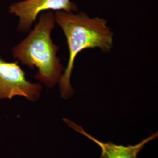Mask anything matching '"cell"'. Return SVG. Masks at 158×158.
I'll use <instances>...</instances> for the list:
<instances>
[{"mask_svg": "<svg viewBox=\"0 0 158 158\" xmlns=\"http://www.w3.org/2000/svg\"><path fill=\"white\" fill-rule=\"evenodd\" d=\"M55 18L62 29L69 49L68 64L59 82L62 97L69 99L73 94L70 79L77 55L85 49L96 48L108 52L113 47V33L104 19L90 18L83 12L75 14L73 12L59 11Z\"/></svg>", "mask_w": 158, "mask_h": 158, "instance_id": "obj_1", "label": "cell"}, {"mask_svg": "<svg viewBox=\"0 0 158 158\" xmlns=\"http://www.w3.org/2000/svg\"><path fill=\"white\" fill-rule=\"evenodd\" d=\"M55 22L53 12L41 14L33 31L13 49L14 57L31 69L36 68L35 78L51 88L59 83L64 70L57 56L59 46L51 39Z\"/></svg>", "mask_w": 158, "mask_h": 158, "instance_id": "obj_2", "label": "cell"}, {"mask_svg": "<svg viewBox=\"0 0 158 158\" xmlns=\"http://www.w3.org/2000/svg\"><path fill=\"white\" fill-rule=\"evenodd\" d=\"M40 84L32 83L18 62H6L0 57V100L22 96L30 101H36L42 91Z\"/></svg>", "mask_w": 158, "mask_h": 158, "instance_id": "obj_3", "label": "cell"}, {"mask_svg": "<svg viewBox=\"0 0 158 158\" xmlns=\"http://www.w3.org/2000/svg\"><path fill=\"white\" fill-rule=\"evenodd\" d=\"M77 10L76 6L70 0H25L13 4L10 7V12L19 18L18 29L27 31L41 12H74Z\"/></svg>", "mask_w": 158, "mask_h": 158, "instance_id": "obj_4", "label": "cell"}, {"mask_svg": "<svg viewBox=\"0 0 158 158\" xmlns=\"http://www.w3.org/2000/svg\"><path fill=\"white\" fill-rule=\"evenodd\" d=\"M63 120L69 127L79 132V134L86 136L100 147L102 153L100 158H138V153L142 150L147 143L158 137V132H156L153 134L135 145H130L124 146L122 145H117L110 142H103L100 141L94 136L85 132L81 126L76 124L68 119H64Z\"/></svg>", "mask_w": 158, "mask_h": 158, "instance_id": "obj_5", "label": "cell"}]
</instances>
